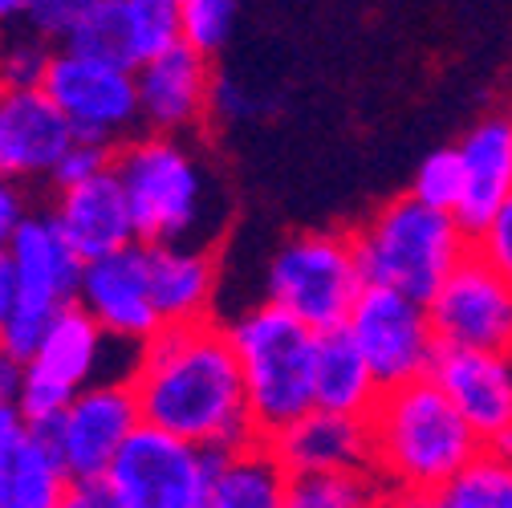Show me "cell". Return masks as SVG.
Here are the masks:
<instances>
[{
	"label": "cell",
	"mask_w": 512,
	"mask_h": 508,
	"mask_svg": "<svg viewBox=\"0 0 512 508\" xmlns=\"http://www.w3.org/2000/svg\"><path fill=\"white\" fill-rule=\"evenodd\" d=\"M57 313H61V309H45V305H33V301H17L13 313L5 317V326H0V342H5V350H9L17 362H29V358L41 350V342H45V334H49V326H53Z\"/></svg>",
	"instance_id": "cell-32"
},
{
	"label": "cell",
	"mask_w": 512,
	"mask_h": 508,
	"mask_svg": "<svg viewBox=\"0 0 512 508\" xmlns=\"http://www.w3.org/2000/svg\"><path fill=\"white\" fill-rule=\"evenodd\" d=\"M78 301L98 317L102 330L118 342H147L163 317L151 297V273H147V244L135 240L118 252L86 261Z\"/></svg>",
	"instance_id": "cell-13"
},
{
	"label": "cell",
	"mask_w": 512,
	"mask_h": 508,
	"mask_svg": "<svg viewBox=\"0 0 512 508\" xmlns=\"http://www.w3.org/2000/svg\"><path fill=\"white\" fill-rule=\"evenodd\" d=\"M66 508H118L106 476H70Z\"/></svg>",
	"instance_id": "cell-38"
},
{
	"label": "cell",
	"mask_w": 512,
	"mask_h": 508,
	"mask_svg": "<svg viewBox=\"0 0 512 508\" xmlns=\"http://www.w3.org/2000/svg\"><path fill=\"white\" fill-rule=\"evenodd\" d=\"M289 468L269 439L228 452L216 468L212 508H285Z\"/></svg>",
	"instance_id": "cell-24"
},
{
	"label": "cell",
	"mask_w": 512,
	"mask_h": 508,
	"mask_svg": "<svg viewBox=\"0 0 512 508\" xmlns=\"http://www.w3.org/2000/svg\"><path fill=\"white\" fill-rule=\"evenodd\" d=\"M9 261L17 273V301H33L45 309H61L78 301L82 285V252L61 232V224L49 216H25L9 244Z\"/></svg>",
	"instance_id": "cell-17"
},
{
	"label": "cell",
	"mask_w": 512,
	"mask_h": 508,
	"mask_svg": "<svg viewBox=\"0 0 512 508\" xmlns=\"http://www.w3.org/2000/svg\"><path fill=\"white\" fill-rule=\"evenodd\" d=\"M346 330L370 358L382 387L431 374V362L439 354V334L427 301L391 285H366L346 317Z\"/></svg>",
	"instance_id": "cell-9"
},
{
	"label": "cell",
	"mask_w": 512,
	"mask_h": 508,
	"mask_svg": "<svg viewBox=\"0 0 512 508\" xmlns=\"http://www.w3.org/2000/svg\"><path fill=\"white\" fill-rule=\"evenodd\" d=\"M151 297L163 322H200L216 293V257L196 240L147 244Z\"/></svg>",
	"instance_id": "cell-21"
},
{
	"label": "cell",
	"mask_w": 512,
	"mask_h": 508,
	"mask_svg": "<svg viewBox=\"0 0 512 508\" xmlns=\"http://www.w3.org/2000/svg\"><path fill=\"white\" fill-rule=\"evenodd\" d=\"M131 17L139 33L143 61L163 53L167 45L183 41V17H179V0H131Z\"/></svg>",
	"instance_id": "cell-31"
},
{
	"label": "cell",
	"mask_w": 512,
	"mask_h": 508,
	"mask_svg": "<svg viewBox=\"0 0 512 508\" xmlns=\"http://www.w3.org/2000/svg\"><path fill=\"white\" fill-rule=\"evenodd\" d=\"M25 439H29V419H25L21 403L0 399V460H5L9 452H17Z\"/></svg>",
	"instance_id": "cell-39"
},
{
	"label": "cell",
	"mask_w": 512,
	"mask_h": 508,
	"mask_svg": "<svg viewBox=\"0 0 512 508\" xmlns=\"http://www.w3.org/2000/svg\"><path fill=\"white\" fill-rule=\"evenodd\" d=\"M106 338L110 334L102 330V322L82 301L61 305V313L53 317L41 350L25 362V383H21L17 403H21L29 423L57 419L74 403V395L82 387L94 383Z\"/></svg>",
	"instance_id": "cell-10"
},
{
	"label": "cell",
	"mask_w": 512,
	"mask_h": 508,
	"mask_svg": "<svg viewBox=\"0 0 512 508\" xmlns=\"http://www.w3.org/2000/svg\"><path fill=\"white\" fill-rule=\"evenodd\" d=\"M488 452H496V456H504V460H512V431H504V435H496L492 443H484Z\"/></svg>",
	"instance_id": "cell-42"
},
{
	"label": "cell",
	"mask_w": 512,
	"mask_h": 508,
	"mask_svg": "<svg viewBox=\"0 0 512 508\" xmlns=\"http://www.w3.org/2000/svg\"><path fill=\"white\" fill-rule=\"evenodd\" d=\"M29 9H33V0H0V29L29 21Z\"/></svg>",
	"instance_id": "cell-41"
},
{
	"label": "cell",
	"mask_w": 512,
	"mask_h": 508,
	"mask_svg": "<svg viewBox=\"0 0 512 508\" xmlns=\"http://www.w3.org/2000/svg\"><path fill=\"white\" fill-rule=\"evenodd\" d=\"M354 252L366 285H391L431 301L447 273L472 252V236L460 228L456 212L431 208L407 192L382 204L354 232Z\"/></svg>",
	"instance_id": "cell-3"
},
{
	"label": "cell",
	"mask_w": 512,
	"mask_h": 508,
	"mask_svg": "<svg viewBox=\"0 0 512 508\" xmlns=\"http://www.w3.org/2000/svg\"><path fill=\"white\" fill-rule=\"evenodd\" d=\"M25 192L17 187V179L13 175H5L0 171V252H9V244H13V236H17V228L25 224Z\"/></svg>",
	"instance_id": "cell-37"
},
{
	"label": "cell",
	"mask_w": 512,
	"mask_h": 508,
	"mask_svg": "<svg viewBox=\"0 0 512 508\" xmlns=\"http://www.w3.org/2000/svg\"><path fill=\"white\" fill-rule=\"evenodd\" d=\"M98 5V0H33L29 9V29L41 33L45 41H66L74 25Z\"/></svg>",
	"instance_id": "cell-34"
},
{
	"label": "cell",
	"mask_w": 512,
	"mask_h": 508,
	"mask_svg": "<svg viewBox=\"0 0 512 508\" xmlns=\"http://www.w3.org/2000/svg\"><path fill=\"white\" fill-rule=\"evenodd\" d=\"M135 395L147 423H159L191 443L220 452H240L265 439L252 419L240 354L228 326L208 317L200 322H163L139 350Z\"/></svg>",
	"instance_id": "cell-1"
},
{
	"label": "cell",
	"mask_w": 512,
	"mask_h": 508,
	"mask_svg": "<svg viewBox=\"0 0 512 508\" xmlns=\"http://www.w3.org/2000/svg\"><path fill=\"white\" fill-rule=\"evenodd\" d=\"M464 196L456 204L460 228L476 240L512 196V118H484L460 143Z\"/></svg>",
	"instance_id": "cell-20"
},
{
	"label": "cell",
	"mask_w": 512,
	"mask_h": 508,
	"mask_svg": "<svg viewBox=\"0 0 512 508\" xmlns=\"http://www.w3.org/2000/svg\"><path fill=\"white\" fill-rule=\"evenodd\" d=\"M431 504L443 508H512V460L496 452H476L452 480H447Z\"/></svg>",
	"instance_id": "cell-26"
},
{
	"label": "cell",
	"mask_w": 512,
	"mask_h": 508,
	"mask_svg": "<svg viewBox=\"0 0 512 508\" xmlns=\"http://www.w3.org/2000/svg\"><path fill=\"white\" fill-rule=\"evenodd\" d=\"M378 472H346V468H322V472H289V496L285 508H362L378 500Z\"/></svg>",
	"instance_id": "cell-27"
},
{
	"label": "cell",
	"mask_w": 512,
	"mask_h": 508,
	"mask_svg": "<svg viewBox=\"0 0 512 508\" xmlns=\"http://www.w3.org/2000/svg\"><path fill=\"white\" fill-rule=\"evenodd\" d=\"M74 139V122L45 86L0 90V171L5 175H53L57 159L70 151Z\"/></svg>",
	"instance_id": "cell-16"
},
{
	"label": "cell",
	"mask_w": 512,
	"mask_h": 508,
	"mask_svg": "<svg viewBox=\"0 0 512 508\" xmlns=\"http://www.w3.org/2000/svg\"><path fill=\"white\" fill-rule=\"evenodd\" d=\"M439 346L512 354V277L472 248L427 301Z\"/></svg>",
	"instance_id": "cell-11"
},
{
	"label": "cell",
	"mask_w": 512,
	"mask_h": 508,
	"mask_svg": "<svg viewBox=\"0 0 512 508\" xmlns=\"http://www.w3.org/2000/svg\"><path fill=\"white\" fill-rule=\"evenodd\" d=\"M143 423V407L131 378H106L74 395L57 419V448L70 476H106L118 448Z\"/></svg>",
	"instance_id": "cell-12"
},
{
	"label": "cell",
	"mask_w": 512,
	"mask_h": 508,
	"mask_svg": "<svg viewBox=\"0 0 512 508\" xmlns=\"http://www.w3.org/2000/svg\"><path fill=\"white\" fill-rule=\"evenodd\" d=\"M45 90L66 110L78 139H98V143L122 147L135 135V126L143 122L139 74L126 66H114V61H102V57L74 53L66 45L49 61Z\"/></svg>",
	"instance_id": "cell-8"
},
{
	"label": "cell",
	"mask_w": 512,
	"mask_h": 508,
	"mask_svg": "<svg viewBox=\"0 0 512 508\" xmlns=\"http://www.w3.org/2000/svg\"><path fill=\"white\" fill-rule=\"evenodd\" d=\"M70 468L57 443L29 427V439L0 460V508H66Z\"/></svg>",
	"instance_id": "cell-23"
},
{
	"label": "cell",
	"mask_w": 512,
	"mask_h": 508,
	"mask_svg": "<svg viewBox=\"0 0 512 508\" xmlns=\"http://www.w3.org/2000/svg\"><path fill=\"white\" fill-rule=\"evenodd\" d=\"M49 61H53V53H49V45H45L41 33L0 41V90H33V86H45Z\"/></svg>",
	"instance_id": "cell-29"
},
{
	"label": "cell",
	"mask_w": 512,
	"mask_h": 508,
	"mask_svg": "<svg viewBox=\"0 0 512 508\" xmlns=\"http://www.w3.org/2000/svg\"><path fill=\"white\" fill-rule=\"evenodd\" d=\"M431 378L447 391L464 419L484 443L512 431V354L508 350H472L439 346Z\"/></svg>",
	"instance_id": "cell-15"
},
{
	"label": "cell",
	"mask_w": 512,
	"mask_h": 508,
	"mask_svg": "<svg viewBox=\"0 0 512 508\" xmlns=\"http://www.w3.org/2000/svg\"><path fill=\"white\" fill-rule=\"evenodd\" d=\"M114 171L126 187L143 244L191 240L200 232L208 179L196 151L179 135L151 131L143 139H126L114 151Z\"/></svg>",
	"instance_id": "cell-5"
},
{
	"label": "cell",
	"mask_w": 512,
	"mask_h": 508,
	"mask_svg": "<svg viewBox=\"0 0 512 508\" xmlns=\"http://www.w3.org/2000/svg\"><path fill=\"white\" fill-rule=\"evenodd\" d=\"M472 248L480 252V257H488L504 277H512V196L492 216V224L472 240Z\"/></svg>",
	"instance_id": "cell-35"
},
{
	"label": "cell",
	"mask_w": 512,
	"mask_h": 508,
	"mask_svg": "<svg viewBox=\"0 0 512 508\" xmlns=\"http://www.w3.org/2000/svg\"><path fill=\"white\" fill-rule=\"evenodd\" d=\"M228 334L240 354L252 419L265 439H273L293 419L317 407L313 403L317 330L313 326H305L297 313L265 297L256 309L240 313L228 326Z\"/></svg>",
	"instance_id": "cell-4"
},
{
	"label": "cell",
	"mask_w": 512,
	"mask_h": 508,
	"mask_svg": "<svg viewBox=\"0 0 512 508\" xmlns=\"http://www.w3.org/2000/svg\"><path fill=\"white\" fill-rule=\"evenodd\" d=\"M269 443L277 448L289 472H322V468L374 472L370 415L313 407L301 419H293L285 431H277Z\"/></svg>",
	"instance_id": "cell-18"
},
{
	"label": "cell",
	"mask_w": 512,
	"mask_h": 508,
	"mask_svg": "<svg viewBox=\"0 0 512 508\" xmlns=\"http://www.w3.org/2000/svg\"><path fill=\"white\" fill-rule=\"evenodd\" d=\"M224 456L228 452L143 419L118 448L106 480L118 508H212V484Z\"/></svg>",
	"instance_id": "cell-6"
},
{
	"label": "cell",
	"mask_w": 512,
	"mask_h": 508,
	"mask_svg": "<svg viewBox=\"0 0 512 508\" xmlns=\"http://www.w3.org/2000/svg\"><path fill=\"white\" fill-rule=\"evenodd\" d=\"M9 358H13V354L5 350V342H0V374H5V366H9Z\"/></svg>",
	"instance_id": "cell-43"
},
{
	"label": "cell",
	"mask_w": 512,
	"mask_h": 508,
	"mask_svg": "<svg viewBox=\"0 0 512 508\" xmlns=\"http://www.w3.org/2000/svg\"><path fill=\"white\" fill-rule=\"evenodd\" d=\"M370 439L382 484L399 488V500L415 504H431L447 480L484 452L476 427L431 374L382 391L370 411Z\"/></svg>",
	"instance_id": "cell-2"
},
{
	"label": "cell",
	"mask_w": 512,
	"mask_h": 508,
	"mask_svg": "<svg viewBox=\"0 0 512 508\" xmlns=\"http://www.w3.org/2000/svg\"><path fill=\"white\" fill-rule=\"evenodd\" d=\"M13 305H17V273H13L9 252H0V326H5Z\"/></svg>",
	"instance_id": "cell-40"
},
{
	"label": "cell",
	"mask_w": 512,
	"mask_h": 508,
	"mask_svg": "<svg viewBox=\"0 0 512 508\" xmlns=\"http://www.w3.org/2000/svg\"><path fill=\"white\" fill-rule=\"evenodd\" d=\"M61 45L74 49V53H86V57L114 61V66H126V70L143 66V49H139L135 17H131V0H98V5L74 25V33Z\"/></svg>",
	"instance_id": "cell-25"
},
{
	"label": "cell",
	"mask_w": 512,
	"mask_h": 508,
	"mask_svg": "<svg viewBox=\"0 0 512 508\" xmlns=\"http://www.w3.org/2000/svg\"><path fill=\"white\" fill-rule=\"evenodd\" d=\"M411 196H419L431 208L456 212V204L464 196V155H460V147H447V151L427 155L419 163V171H415Z\"/></svg>",
	"instance_id": "cell-28"
},
{
	"label": "cell",
	"mask_w": 512,
	"mask_h": 508,
	"mask_svg": "<svg viewBox=\"0 0 512 508\" xmlns=\"http://www.w3.org/2000/svg\"><path fill=\"white\" fill-rule=\"evenodd\" d=\"M139 74V106H143V126L159 135H191L196 126L212 114V70L208 53L175 41L163 53L147 57Z\"/></svg>",
	"instance_id": "cell-14"
},
{
	"label": "cell",
	"mask_w": 512,
	"mask_h": 508,
	"mask_svg": "<svg viewBox=\"0 0 512 508\" xmlns=\"http://www.w3.org/2000/svg\"><path fill=\"white\" fill-rule=\"evenodd\" d=\"M53 220L70 236V244L82 252V261L106 257V252H118L139 240L131 200H126V187L114 167L78 187H61Z\"/></svg>",
	"instance_id": "cell-19"
},
{
	"label": "cell",
	"mask_w": 512,
	"mask_h": 508,
	"mask_svg": "<svg viewBox=\"0 0 512 508\" xmlns=\"http://www.w3.org/2000/svg\"><path fill=\"white\" fill-rule=\"evenodd\" d=\"M366 277L354 252V232H305L277 248L265 277V297L297 313L305 326L338 330L354 301L362 297Z\"/></svg>",
	"instance_id": "cell-7"
},
{
	"label": "cell",
	"mask_w": 512,
	"mask_h": 508,
	"mask_svg": "<svg viewBox=\"0 0 512 508\" xmlns=\"http://www.w3.org/2000/svg\"><path fill=\"white\" fill-rule=\"evenodd\" d=\"M179 17H183V41L187 45L216 53L232 37L236 0H179Z\"/></svg>",
	"instance_id": "cell-30"
},
{
	"label": "cell",
	"mask_w": 512,
	"mask_h": 508,
	"mask_svg": "<svg viewBox=\"0 0 512 508\" xmlns=\"http://www.w3.org/2000/svg\"><path fill=\"white\" fill-rule=\"evenodd\" d=\"M212 114L224 118V122H240V118H252L261 114V98L248 94L240 82L232 78H216L212 82Z\"/></svg>",
	"instance_id": "cell-36"
},
{
	"label": "cell",
	"mask_w": 512,
	"mask_h": 508,
	"mask_svg": "<svg viewBox=\"0 0 512 508\" xmlns=\"http://www.w3.org/2000/svg\"><path fill=\"white\" fill-rule=\"evenodd\" d=\"M378 374L354 334L346 326L317 334V354H313V403L326 411H346V415H370L374 403L382 399Z\"/></svg>",
	"instance_id": "cell-22"
},
{
	"label": "cell",
	"mask_w": 512,
	"mask_h": 508,
	"mask_svg": "<svg viewBox=\"0 0 512 508\" xmlns=\"http://www.w3.org/2000/svg\"><path fill=\"white\" fill-rule=\"evenodd\" d=\"M114 151H118V147L98 143V139H74L70 151L57 159V167H53L49 179L57 183V192H61V187H78V183H86V179L110 171V167H114Z\"/></svg>",
	"instance_id": "cell-33"
}]
</instances>
